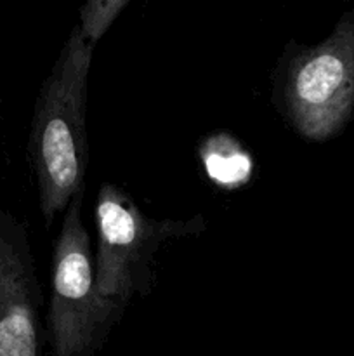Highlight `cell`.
<instances>
[{"label": "cell", "mask_w": 354, "mask_h": 356, "mask_svg": "<svg viewBox=\"0 0 354 356\" xmlns=\"http://www.w3.org/2000/svg\"><path fill=\"white\" fill-rule=\"evenodd\" d=\"M94 49L96 44L76 24L35 103L28 156L37 177L38 205L47 226L85 188L87 76Z\"/></svg>", "instance_id": "1"}, {"label": "cell", "mask_w": 354, "mask_h": 356, "mask_svg": "<svg viewBox=\"0 0 354 356\" xmlns=\"http://www.w3.org/2000/svg\"><path fill=\"white\" fill-rule=\"evenodd\" d=\"M85 188L65 211L51 266L47 337L52 356H94L125 308L97 291L90 236L82 221Z\"/></svg>", "instance_id": "2"}, {"label": "cell", "mask_w": 354, "mask_h": 356, "mask_svg": "<svg viewBox=\"0 0 354 356\" xmlns=\"http://www.w3.org/2000/svg\"><path fill=\"white\" fill-rule=\"evenodd\" d=\"M96 226L97 291L103 298L127 308L134 296L151 291L155 256L162 243L200 235L207 221L200 214L186 221L148 218L121 188L104 183L97 193Z\"/></svg>", "instance_id": "3"}, {"label": "cell", "mask_w": 354, "mask_h": 356, "mask_svg": "<svg viewBox=\"0 0 354 356\" xmlns=\"http://www.w3.org/2000/svg\"><path fill=\"white\" fill-rule=\"evenodd\" d=\"M280 96L292 127L307 141L339 134L354 115V10L328 38L292 54L281 70Z\"/></svg>", "instance_id": "4"}, {"label": "cell", "mask_w": 354, "mask_h": 356, "mask_svg": "<svg viewBox=\"0 0 354 356\" xmlns=\"http://www.w3.org/2000/svg\"><path fill=\"white\" fill-rule=\"evenodd\" d=\"M40 306L26 225L0 209V356H44Z\"/></svg>", "instance_id": "5"}, {"label": "cell", "mask_w": 354, "mask_h": 356, "mask_svg": "<svg viewBox=\"0 0 354 356\" xmlns=\"http://www.w3.org/2000/svg\"><path fill=\"white\" fill-rule=\"evenodd\" d=\"M200 156L208 177L229 190L246 183L252 172L248 152L228 134H215L203 141Z\"/></svg>", "instance_id": "6"}, {"label": "cell", "mask_w": 354, "mask_h": 356, "mask_svg": "<svg viewBox=\"0 0 354 356\" xmlns=\"http://www.w3.org/2000/svg\"><path fill=\"white\" fill-rule=\"evenodd\" d=\"M127 3L128 0H90L80 9L78 28L90 42L97 44Z\"/></svg>", "instance_id": "7"}]
</instances>
